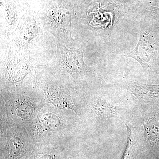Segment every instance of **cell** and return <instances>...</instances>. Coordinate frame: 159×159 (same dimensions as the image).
Instances as JSON below:
<instances>
[{
	"label": "cell",
	"mask_w": 159,
	"mask_h": 159,
	"mask_svg": "<svg viewBox=\"0 0 159 159\" xmlns=\"http://www.w3.org/2000/svg\"><path fill=\"white\" fill-rule=\"evenodd\" d=\"M31 9L43 29L53 35L56 42L72 49L74 40L71 26L77 15L71 0H34Z\"/></svg>",
	"instance_id": "cell-1"
},
{
	"label": "cell",
	"mask_w": 159,
	"mask_h": 159,
	"mask_svg": "<svg viewBox=\"0 0 159 159\" xmlns=\"http://www.w3.org/2000/svg\"><path fill=\"white\" fill-rule=\"evenodd\" d=\"M56 43V53L53 60L54 65L75 79L90 72L89 67L84 62L82 48L73 50L60 43Z\"/></svg>",
	"instance_id": "cell-2"
},
{
	"label": "cell",
	"mask_w": 159,
	"mask_h": 159,
	"mask_svg": "<svg viewBox=\"0 0 159 159\" xmlns=\"http://www.w3.org/2000/svg\"><path fill=\"white\" fill-rule=\"evenodd\" d=\"M41 26L36 16L29 9L20 20L11 37L7 39L18 51H29L30 43L41 33Z\"/></svg>",
	"instance_id": "cell-3"
},
{
	"label": "cell",
	"mask_w": 159,
	"mask_h": 159,
	"mask_svg": "<svg viewBox=\"0 0 159 159\" xmlns=\"http://www.w3.org/2000/svg\"><path fill=\"white\" fill-rule=\"evenodd\" d=\"M0 8L1 38L9 39L30 6L20 0H1Z\"/></svg>",
	"instance_id": "cell-4"
},
{
	"label": "cell",
	"mask_w": 159,
	"mask_h": 159,
	"mask_svg": "<svg viewBox=\"0 0 159 159\" xmlns=\"http://www.w3.org/2000/svg\"><path fill=\"white\" fill-rule=\"evenodd\" d=\"M39 84L49 102L61 108H67L76 112V110L72 101H69V90L67 86L58 80L51 76H43L39 80Z\"/></svg>",
	"instance_id": "cell-5"
},
{
	"label": "cell",
	"mask_w": 159,
	"mask_h": 159,
	"mask_svg": "<svg viewBox=\"0 0 159 159\" xmlns=\"http://www.w3.org/2000/svg\"><path fill=\"white\" fill-rule=\"evenodd\" d=\"M140 25L141 34L139 43L133 51L125 56L135 59L144 70H147L153 66L156 59V46L145 25L142 24Z\"/></svg>",
	"instance_id": "cell-6"
},
{
	"label": "cell",
	"mask_w": 159,
	"mask_h": 159,
	"mask_svg": "<svg viewBox=\"0 0 159 159\" xmlns=\"http://www.w3.org/2000/svg\"><path fill=\"white\" fill-rule=\"evenodd\" d=\"M131 92L134 97L140 101H148L159 96V85L132 83Z\"/></svg>",
	"instance_id": "cell-7"
},
{
	"label": "cell",
	"mask_w": 159,
	"mask_h": 159,
	"mask_svg": "<svg viewBox=\"0 0 159 159\" xmlns=\"http://www.w3.org/2000/svg\"><path fill=\"white\" fill-rule=\"evenodd\" d=\"M92 109L95 114L99 117H111L118 113L116 107L99 97L94 101Z\"/></svg>",
	"instance_id": "cell-8"
},
{
	"label": "cell",
	"mask_w": 159,
	"mask_h": 159,
	"mask_svg": "<svg viewBox=\"0 0 159 159\" xmlns=\"http://www.w3.org/2000/svg\"><path fill=\"white\" fill-rule=\"evenodd\" d=\"M144 128L147 140L151 143L157 142L159 139V122L155 118H151L144 121Z\"/></svg>",
	"instance_id": "cell-9"
},
{
	"label": "cell",
	"mask_w": 159,
	"mask_h": 159,
	"mask_svg": "<svg viewBox=\"0 0 159 159\" xmlns=\"http://www.w3.org/2000/svg\"><path fill=\"white\" fill-rule=\"evenodd\" d=\"M23 143L21 140L18 137H14L11 139L9 147V155L12 159L16 158L20 154Z\"/></svg>",
	"instance_id": "cell-10"
},
{
	"label": "cell",
	"mask_w": 159,
	"mask_h": 159,
	"mask_svg": "<svg viewBox=\"0 0 159 159\" xmlns=\"http://www.w3.org/2000/svg\"><path fill=\"white\" fill-rule=\"evenodd\" d=\"M127 130V142H126V146L124 151V154L121 159H127L129 154L132 146L133 144L134 137L131 125L129 123H125Z\"/></svg>",
	"instance_id": "cell-11"
},
{
	"label": "cell",
	"mask_w": 159,
	"mask_h": 159,
	"mask_svg": "<svg viewBox=\"0 0 159 159\" xmlns=\"http://www.w3.org/2000/svg\"><path fill=\"white\" fill-rule=\"evenodd\" d=\"M153 11L155 12L156 13H157L158 15L159 16V8H153Z\"/></svg>",
	"instance_id": "cell-12"
},
{
	"label": "cell",
	"mask_w": 159,
	"mask_h": 159,
	"mask_svg": "<svg viewBox=\"0 0 159 159\" xmlns=\"http://www.w3.org/2000/svg\"><path fill=\"white\" fill-rule=\"evenodd\" d=\"M20 1H22L24 2L27 3L28 4H30V3L32 2L33 0H20Z\"/></svg>",
	"instance_id": "cell-13"
}]
</instances>
